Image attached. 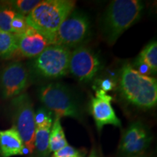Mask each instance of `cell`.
Segmentation results:
<instances>
[{"label":"cell","instance_id":"cell-11","mask_svg":"<svg viewBox=\"0 0 157 157\" xmlns=\"http://www.w3.org/2000/svg\"><path fill=\"white\" fill-rule=\"evenodd\" d=\"M112 100L111 95L100 89H96L95 97L91 96L90 112L99 132L105 125L111 124L117 127H121L120 119L116 115L111 105Z\"/></svg>","mask_w":157,"mask_h":157},{"label":"cell","instance_id":"cell-17","mask_svg":"<svg viewBox=\"0 0 157 157\" xmlns=\"http://www.w3.org/2000/svg\"><path fill=\"white\" fill-rule=\"evenodd\" d=\"M17 52L16 35L0 30V58L10 59Z\"/></svg>","mask_w":157,"mask_h":157},{"label":"cell","instance_id":"cell-2","mask_svg":"<svg viewBox=\"0 0 157 157\" xmlns=\"http://www.w3.org/2000/svg\"><path fill=\"white\" fill-rule=\"evenodd\" d=\"M72 0H44L26 16L29 26L43 35L52 44L59 27L74 10Z\"/></svg>","mask_w":157,"mask_h":157},{"label":"cell","instance_id":"cell-9","mask_svg":"<svg viewBox=\"0 0 157 157\" xmlns=\"http://www.w3.org/2000/svg\"><path fill=\"white\" fill-rule=\"evenodd\" d=\"M30 74L25 65L13 61L0 72V93L4 99H10L23 93L29 84Z\"/></svg>","mask_w":157,"mask_h":157},{"label":"cell","instance_id":"cell-5","mask_svg":"<svg viewBox=\"0 0 157 157\" xmlns=\"http://www.w3.org/2000/svg\"><path fill=\"white\" fill-rule=\"evenodd\" d=\"M70 49L58 44L47 47L31 64V73L39 78L55 79L68 72Z\"/></svg>","mask_w":157,"mask_h":157},{"label":"cell","instance_id":"cell-1","mask_svg":"<svg viewBox=\"0 0 157 157\" xmlns=\"http://www.w3.org/2000/svg\"><path fill=\"white\" fill-rule=\"evenodd\" d=\"M119 87L121 95L129 103L141 109H151L157 103V82L142 74L129 63L119 71Z\"/></svg>","mask_w":157,"mask_h":157},{"label":"cell","instance_id":"cell-14","mask_svg":"<svg viewBox=\"0 0 157 157\" xmlns=\"http://www.w3.org/2000/svg\"><path fill=\"white\" fill-rule=\"evenodd\" d=\"M137 71L144 74L157 72V42L153 40L143 49L135 62Z\"/></svg>","mask_w":157,"mask_h":157},{"label":"cell","instance_id":"cell-20","mask_svg":"<svg viewBox=\"0 0 157 157\" xmlns=\"http://www.w3.org/2000/svg\"><path fill=\"white\" fill-rule=\"evenodd\" d=\"M29 25L26 21V17L17 13L11 22V30L13 34L20 35L29 29Z\"/></svg>","mask_w":157,"mask_h":157},{"label":"cell","instance_id":"cell-25","mask_svg":"<svg viewBox=\"0 0 157 157\" xmlns=\"http://www.w3.org/2000/svg\"><path fill=\"white\" fill-rule=\"evenodd\" d=\"M129 157H148L146 155L144 154H140V155H135V156H129Z\"/></svg>","mask_w":157,"mask_h":157},{"label":"cell","instance_id":"cell-24","mask_svg":"<svg viewBox=\"0 0 157 157\" xmlns=\"http://www.w3.org/2000/svg\"><path fill=\"white\" fill-rule=\"evenodd\" d=\"M88 157H98L97 154H96V151L95 150H94V149L93 151H92L91 153H90L89 156H88Z\"/></svg>","mask_w":157,"mask_h":157},{"label":"cell","instance_id":"cell-4","mask_svg":"<svg viewBox=\"0 0 157 157\" xmlns=\"http://www.w3.org/2000/svg\"><path fill=\"white\" fill-rule=\"evenodd\" d=\"M39 98L56 117L82 119V108L77 96L61 83H49L39 89Z\"/></svg>","mask_w":157,"mask_h":157},{"label":"cell","instance_id":"cell-3","mask_svg":"<svg viewBox=\"0 0 157 157\" xmlns=\"http://www.w3.org/2000/svg\"><path fill=\"white\" fill-rule=\"evenodd\" d=\"M143 4L139 0H114L105 9L101 21L102 34L113 44L121 34L140 18Z\"/></svg>","mask_w":157,"mask_h":157},{"label":"cell","instance_id":"cell-22","mask_svg":"<svg viewBox=\"0 0 157 157\" xmlns=\"http://www.w3.org/2000/svg\"><path fill=\"white\" fill-rule=\"evenodd\" d=\"M52 157H83L77 149L67 145L60 150L54 152Z\"/></svg>","mask_w":157,"mask_h":157},{"label":"cell","instance_id":"cell-21","mask_svg":"<svg viewBox=\"0 0 157 157\" xmlns=\"http://www.w3.org/2000/svg\"><path fill=\"white\" fill-rule=\"evenodd\" d=\"M35 124L37 125L52 124V113L45 107L39 109L35 112Z\"/></svg>","mask_w":157,"mask_h":157},{"label":"cell","instance_id":"cell-6","mask_svg":"<svg viewBox=\"0 0 157 157\" xmlns=\"http://www.w3.org/2000/svg\"><path fill=\"white\" fill-rule=\"evenodd\" d=\"M10 108L13 127L19 134L29 154H33L36 124L32 101L28 94L23 93L12 99Z\"/></svg>","mask_w":157,"mask_h":157},{"label":"cell","instance_id":"cell-16","mask_svg":"<svg viewBox=\"0 0 157 157\" xmlns=\"http://www.w3.org/2000/svg\"><path fill=\"white\" fill-rule=\"evenodd\" d=\"M67 145L68 144L60 123V118L55 116V119L51 127L49 140L50 152H56Z\"/></svg>","mask_w":157,"mask_h":157},{"label":"cell","instance_id":"cell-8","mask_svg":"<svg viewBox=\"0 0 157 157\" xmlns=\"http://www.w3.org/2000/svg\"><path fill=\"white\" fill-rule=\"evenodd\" d=\"M101 68L99 57L91 49L81 45L71 52L68 72L78 81L90 82L95 77Z\"/></svg>","mask_w":157,"mask_h":157},{"label":"cell","instance_id":"cell-23","mask_svg":"<svg viewBox=\"0 0 157 157\" xmlns=\"http://www.w3.org/2000/svg\"><path fill=\"white\" fill-rule=\"evenodd\" d=\"M98 85H99V89L102 90L105 93L111 91L114 89L116 87V83L112 78H105L103 79L99 80L98 82Z\"/></svg>","mask_w":157,"mask_h":157},{"label":"cell","instance_id":"cell-15","mask_svg":"<svg viewBox=\"0 0 157 157\" xmlns=\"http://www.w3.org/2000/svg\"><path fill=\"white\" fill-rule=\"evenodd\" d=\"M52 124L37 125L34 135V150L36 157H49L50 154L49 140Z\"/></svg>","mask_w":157,"mask_h":157},{"label":"cell","instance_id":"cell-13","mask_svg":"<svg viewBox=\"0 0 157 157\" xmlns=\"http://www.w3.org/2000/svg\"><path fill=\"white\" fill-rule=\"evenodd\" d=\"M25 149L21 137L13 127L0 130V157L23 155Z\"/></svg>","mask_w":157,"mask_h":157},{"label":"cell","instance_id":"cell-12","mask_svg":"<svg viewBox=\"0 0 157 157\" xmlns=\"http://www.w3.org/2000/svg\"><path fill=\"white\" fill-rule=\"evenodd\" d=\"M17 52L26 58H34L49 45L45 37L29 26L23 34L17 35Z\"/></svg>","mask_w":157,"mask_h":157},{"label":"cell","instance_id":"cell-19","mask_svg":"<svg viewBox=\"0 0 157 157\" xmlns=\"http://www.w3.org/2000/svg\"><path fill=\"white\" fill-rule=\"evenodd\" d=\"M41 1L38 0H15L7 2L18 14L26 17Z\"/></svg>","mask_w":157,"mask_h":157},{"label":"cell","instance_id":"cell-18","mask_svg":"<svg viewBox=\"0 0 157 157\" xmlns=\"http://www.w3.org/2000/svg\"><path fill=\"white\" fill-rule=\"evenodd\" d=\"M16 14L8 3H0V30L12 33L11 22Z\"/></svg>","mask_w":157,"mask_h":157},{"label":"cell","instance_id":"cell-7","mask_svg":"<svg viewBox=\"0 0 157 157\" xmlns=\"http://www.w3.org/2000/svg\"><path fill=\"white\" fill-rule=\"evenodd\" d=\"M90 22L88 17L78 11H73L59 27L52 44L68 49L81 46L89 36Z\"/></svg>","mask_w":157,"mask_h":157},{"label":"cell","instance_id":"cell-10","mask_svg":"<svg viewBox=\"0 0 157 157\" xmlns=\"http://www.w3.org/2000/svg\"><path fill=\"white\" fill-rule=\"evenodd\" d=\"M152 140V135L140 121L131 123L124 129L119 141V151L124 157L143 154Z\"/></svg>","mask_w":157,"mask_h":157}]
</instances>
